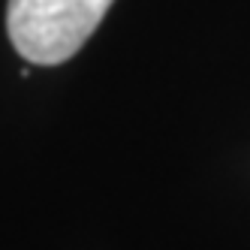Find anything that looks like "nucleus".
Listing matches in <instances>:
<instances>
[{"mask_svg":"<svg viewBox=\"0 0 250 250\" xmlns=\"http://www.w3.org/2000/svg\"><path fill=\"white\" fill-rule=\"evenodd\" d=\"M115 0H9L6 30L15 51L37 66H58L91 40Z\"/></svg>","mask_w":250,"mask_h":250,"instance_id":"f257e3e1","label":"nucleus"}]
</instances>
